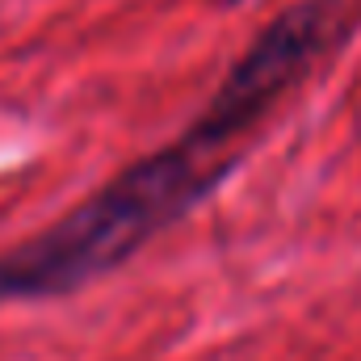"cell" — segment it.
<instances>
[{
  "label": "cell",
  "mask_w": 361,
  "mask_h": 361,
  "mask_svg": "<svg viewBox=\"0 0 361 361\" xmlns=\"http://www.w3.org/2000/svg\"><path fill=\"white\" fill-rule=\"evenodd\" d=\"M361 0H302L261 30L193 126L101 185L59 223L0 252V302L59 298L126 265L240 164L244 139L319 59L349 42Z\"/></svg>",
  "instance_id": "6da1fadb"
}]
</instances>
